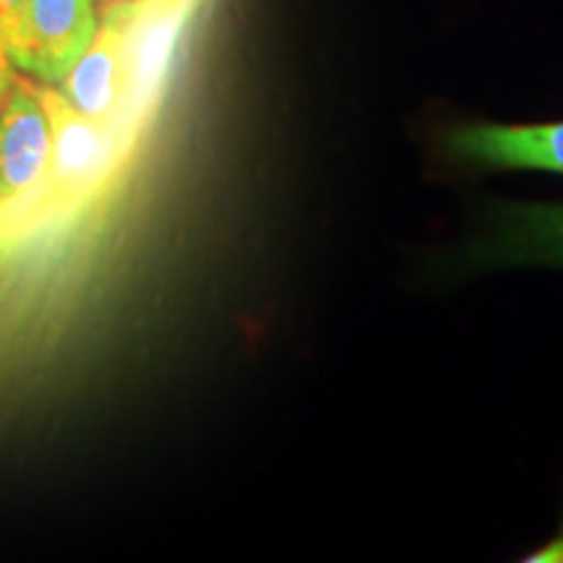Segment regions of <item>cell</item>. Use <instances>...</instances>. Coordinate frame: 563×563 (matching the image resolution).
Wrapping results in <instances>:
<instances>
[{
    "mask_svg": "<svg viewBox=\"0 0 563 563\" xmlns=\"http://www.w3.org/2000/svg\"><path fill=\"white\" fill-rule=\"evenodd\" d=\"M21 3H24V0H0V13L16 9V5H21Z\"/></svg>",
    "mask_w": 563,
    "mask_h": 563,
    "instance_id": "obj_10",
    "label": "cell"
},
{
    "mask_svg": "<svg viewBox=\"0 0 563 563\" xmlns=\"http://www.w3.org/2000/svg\"><path fill=\"white\" fill-rule=\"evenodd\" d=\"M58 91L81 115L97 123L118 125L139 136L129 123V58L121 21L108 9L89 47L58 84Z\"/></svg>",
    "mask_w": 563,
    "mask_h": 563,
    "instance_id": "obj_5",
    "label": "cell"
},
{
    "mask_svg": "<svg viewBox=\"0 0 563 563\" xmlns=\"http://www.w3.org/2000/svg\"><path fill=\"white\" fill-rule=\"evenodd\" d=\"M97 26L95 0H24L0 13V45L13 68L58 87L89 47Z\"/></svg>",
    "mask_w": 563,
    "mask_h": 563,
    "instance_id": "obj_2",
    "label": "cell"
},
{
    "mask_svg": "<svg viewBox=\"0 0 563 563\" xmlns=\"http://www.w3.org/2000/svg\"><path fill=\"white\" fill-rule=\"evenodd\" d=\"M475 266H563V203H498L490 230L470 249Z\"/></svg>",
    "mask_w": 563,
    "mask_h": 563,
    "instance_id": "obj_6",
    "label": "cell"
},
{
    "mask_svg": "<svg viewBox=\"0 0 563 563\" xmlns=\"http://www.w3.org/2000/svg\"><path fill=\"white\" fill-rule=\"evenodd\" d=\"M13 81H16V74H13V63L9 55H5L3 45H0V110H3L5 100H9Z\"/></svg>",
    "mask_w": 563,
    "mask_h": 563,
    "instance_id": "obj_9",
    "label": "cell"
},
{
    "mask_svg": "<svg viewBox=\"0 0 563 563\" xmlns=\"http://www.w3.org/2000/svg\"><path fill=\"white\" fill-rule=\"evenodd\" d=\"M194 0H123L110 5L125 34L129 58V123L144 129L165 89L175 42Z\"/></svg>",
    "mask_w": 563,
    "mask_h": 563,
    "instance_id": "obj_3",
    "label": "cell"
},
{
    "mask_svg": "<svg viewBox=\"0 0 563 563\" xmlns=\"http://www.w3.org/2000/svg\"><path fill=\"white\" fill-rule=\"evenodd\" d=\"M37 89L53 131L51 173L37 196L53 209L79 207L84 199L102 191L136 139L118 125L81 115L58 87L45 84Z\"/></svg>",
    "mask_w": 563,
    "mask_h": 563,
    "instance_id": "obj_1",
    "label": "cell"
},
{
    "mask_svg": "<svg viewBox=\"0 0 563 563\" xmlns=\"http://www.w3.org/2000/svg\"><path fill=\"white\" fill-rule=\"evenodd\" d=\"M53 162V131L34 84L16 79L0 110V211L37 199Z\"/></svg>",
    "mask_w": 563,
    "mask_h": 563,
    "instance_id": "obj_4",
    "label": "cell"
},
{
    "mask_svg": "<svg viewBox=\"0 0 563 563\" xmlns=\"http://www.w3.org/2000/svg\"><path fill=\"white\" fill-rule=\"evenodd\" d=\"M525 561L530 563H563V532L555 534L551 543L538 548L532 555H527Z\"/></svg>",
    "mask_w": 563,
    "mask_h": 563,
    "instance_id": "obj_8",
    "label": "cell"
},
{
    "mask_svg": "<svg viewBox=\"0 0 563 563\" xmlns=\"http://www.w3.org/2000/svg\"><path fill=\"white\" fill-rule=\"evenodd\" d=\"M452 157L485 167H525L563 175V123L462 125L449 136Z\"/></svg>",
    "mask_w": 563,
    "mask_h": 563,
    "instance_id": "obj_7",
    "label": "cell"
}]
</instances>
